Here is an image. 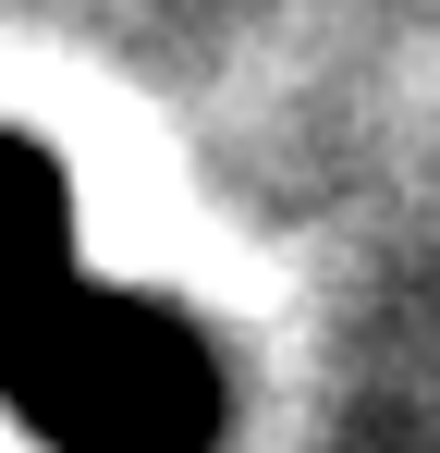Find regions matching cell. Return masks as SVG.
<instances>
[{
	"mask_svg": "<svg viewBox=\"0 0 440 453\" xmlns=\"http://www.w3.org/2000/svg\"><path fill=\"white\" fill-rule=\"evenodd\" d=\"M0 404L62 453H209L220 368L171 306L98 295L73 270L62 172L0 135Z\"/></svg>",
	"mask_w": 440,
	"mask_h": 453,
	"instance_id": "1",
	"label": "cell"
}]
</instances>
